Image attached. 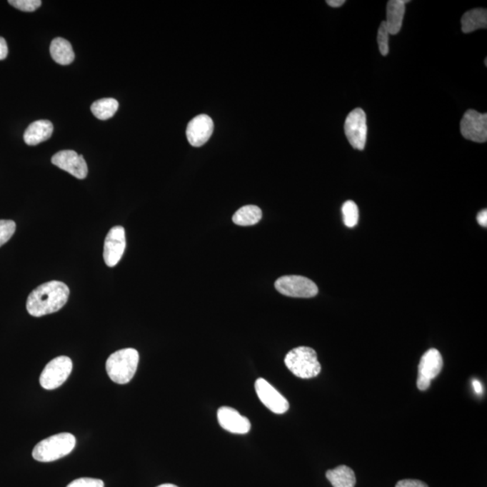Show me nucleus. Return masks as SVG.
I'll return each mask as SVG.
<instances>
[{
  "instance_id": "obj_28",
  "label": "nucleus",
  "mask_w": 487,
  "mask_h": 487,
  "mask_svg": "<svg viewBox=\"0 0 487 487\" xmlns=\"http://www.w3.org/2000/svg\"><path fill=\"white\" fill-rule=\"evenodd\" d=\"M431 380L423 376H418L417 387L421 391H426L431 386Z\"/></svg>"
},
{
  "instance_id": "obj_5",
  "label": "nucleus",
  "mask_w": 487,
  "mask_h": 487,
  "mask_svg": "<svg viewBox=\"0 0 487 487\" xmlns=\"http://www.w3.org/2000/svg\"><path fill=\"white\" fill-rule=\"evenodd\" d=\"M73 362L68 356H58L47 363L40 376V385L44 389L54 390L60 387L70 376Z\"/></svg>"
},
{
  "instance_id": "obj_33",
  "label": "nucleus",
  "mask_w": 487,
  "mask_h": 487,
  "mask_svg": "<svg viewBox=\"0 0 487 487\" xmlns=\"http://www.w3.org/2000/svg\"><path fill=\"white\" fill-rule=\"evenodd\" d=\"M157 487H178L176 485H173V483H163V485H161Z\"/></svg>"
},
{
  "instance_id": "obj_13",
  "label": "nucleus",
  "mask_w": 487,
  "mask_h": 487,
  "mask_svg": "<svg viewBox=\"0 0 487 487\" xmlns=\"http://www.w3.org/2000/svg\"><path fill=\"white\" fill-rule=\"evenodd\" d=\"M219 425L225 431L235 434H246L251 428L248 418L242 416L238 411L231 407H221L218 411Z\"/></svg>"
},
{
  "instance_id": "obj_2",
  "label": "nucleus",
  "mask_w": 487,
  "mask_h": 487,
  "mask_svg": "<svg viewBox=\"0 0 487 487\" xmlns=\"http://www.w3.org/2000/svg\"><path fill=\"white\" fill-rule=\"evenodd\" d=\"M139 362V354L136 349H121L109 356L106 363V370L113 382L125 385L135 376Z\"/></svg>"
},
{
  "instance_id": "obj_6",
  "label": "nucleus",
  "mask_w": 487,
  "mask_h": 487,
  "mask_svg": "<svg viewBox=\"0 0 487 487\" xmlns=\"http://www.w3.org/2000/svg\"><path fill=\"white\" fill-rule=\"evenodd\" d=\"M281 294L294 298H312L318 294L316 283L300 276H286L278 278L274 283Z\"/></svg>"
},
{
  "instance_id": "obj_9",
  "label": "nucleus",
  "mask_w": 487,
  "mask_h": 487,
  "mask_svg": "<svg viewBox=\"0 0 487 487\" xmlns=\"http://www.w3.org/2000/svg\"><path fill=\"white\" fill-rule=\"evenodd\" d=\"M126 232L121 226L113 227L106 236L103 257L106 265L114 267L121 260L126 249Z\"/></svg>"
},
{
  "instance_id": "obj_26",
  "label": "nucleus",
  "mask_w": 487,
  "mask_h": 487,
  "mask_svg": "<svg viewBox=\"0 0 487 487\" xmlns=\"http://www.w3.org/2000/svg\"><path fill=\"white\" fill-rule=\"evenodd\" d=\"M67 487H104V482L101 479L84 478L74 480Z\"/></svg>"
},
{
  "instance_id": "obj_27",
  "label": "nucleus",
  "mask_w": 487,
  "mask_h": 487,
  "mask_svg": "<svg viewBox=\"0 0 487 487\" xmlns=\"http://www.w3.org/2000/svg\"><path fill=\"white\" fill-rule=\"evenodd\" d=\"M396 487H428L426 483L420 480L404 479L396 483Z\"/></svg>"
},
{
  "instance_id": "obj_14",
  "label": "nucleus",
  "mask_w": 487,
  "mask_h": 487,
  "mask_svg": "<svg viewBox=\"0 0 487 487\" xmlns=\"http://www.w3.org/2000/svg\"><path fill=\"white\" fill-rule=\"evenodd\" d=\"M53 132L54 125L49 120H37L27 128L24 140L26 145L36 146L49 139Z\"/></svg>"
},
{
  "instance_id": "obj_8",
  "label": "nucleus",
  "mask_w": 487,
  "mask_h": 487,
  "mask_svg": "<svg viewBox=\"0 0 487 487\" xmlns=\"http://www.w3.org/2000/svg\"><path fill=\"white\" fill-rule=\"evenodd\" d=\"M461 131L466 139L476 143H486L487 140V114L469 109L463 116Z\"/></svg>"
},
{
  "instance_id": "obj_25",
  "label": "nucleus",
  "mask_w": 487,
  "mask_h": 487,
  "mask_svg": "<svg viewBox=\"0 0 487 487\" xmlns=\"http://www.w3.org/2000/svg\"><path fill=\"white\" fill-rule=\"evenodd\" d=\"M9 4L14 8L25 12H34L42 5L41 0H9Z\"/></svg>"
},
{
  "instance_id": "obj_1",
  "label": "nucleus",
  "mask_w": 487,
  "mask_h": 487,
  "mask_svg": "<svg viewBox=\"0 0 487 487\" xmlns=\"http://www.w3.org/2000/svg\"><path fill=\"white\" fill-rule=\"evenodd\" d=\"M69 295V287L59 281L41 284L27 298V311L34 317L54 313L66 304Z\"/></svg>"
},
{
  "instance_id": "obj_22",
  "label": "nucleus",
  "mask_w": 487,
  "mask_h": 487,
  "mask_svg": "<svg viewBox=\"0 0 487 487\" xmlns=\"http://www.w3.org/2000/svg\"><path fill=\"white\" fill-rule=\"evenodd\" d=\"M342 216L344 224L348 228H354L358 223L359 211L354 201H346L342 206Z\"/></svg>"
},
{
  "instance_id": "obj_32",
  "label": "nucleus",
  "mask_w": 487,
  "mask_h": 487,
  "mask_svg": "<svg viewBox=\"0 0 487 487\" xmlns=\"http://www.w3.org/2000/svg\"><path fill=\"white\" fill-rule=\"evenodd\" d=\"M473 386H474L475 392L478 394H482L483 393V386L481 385V383L479 382L478 380H475L474 382H473Z\"/></svg>"
},
{
  "instance_id": "obj_10",
  "label": "nucleus",
  "mask_w": 487,
  "mask_h": 487,
  "mask_svg": "<svg viewBox=\"0 0 487 487\" xmlns=\"http://www.w3.org/2000/svg\"><path fill=\"white\" fill-rule=\"evenodd\" d=\"M255 388L261 402L273 413L283 414L289 410V403L286 398L271 386L266 380L257 379Z\"/></svg>"
},
{
  "instance_id": "obj_15",
  "label": "nucleus",
  "mask_w": 487,
  "mask_h": 487,
  "mask_svg": "<svg viewBox=\"0 0 487 487\" xmlns=\"http://www.w3.org/2000/svg\"><path fill=\"white\" fill-rule=\"evenodd\" d=\"M406 0H390L387 3L386 25L389 34H397L402 29Z\"/></svg>"
},
{
  "instance_id": "obj_19",
  "label": "nucleus",
  "mask_w": 487,
  "mask_h": 487,
  "mask_svg": "<svg viewBox=\"0 0 487 487\" xmlns=\"http://www.w3.org/2000/svg\"><path fill=\"white\" fill-rule=\"evenodd\" d=\"M326 476L333 487H355L356 476L354 471L346 466H339L326 473Z\"/></svg>"
},
{
  "instance_id": "obj_18",
  "label": "nucleus",
  "mask_w": 487,
  "mask_h": 487,
  "mask_svg": "<svg viewBox=\"0 0 487 487\" xmlns=\"http://www.w3.org/2000/svg\"><path fill=\"white\" fill-rule=\"evenodd\" d=\"M50 53L54 61L61 65H68L74 61L73 46L69 41L61 37L51 41Z\"/></svg>"
},
{
  "instance_id": "obj_29",
  "label": "nucleus",
  "mask_w": 487,
  "mask_h": 487,
  "mask_svg": "<svg viewBox=\"0 0 487 487\" xmlns=\"http://www.w3.org/2000/svg\"><path fill=\"white\" fill-rule=\"evenodd\" d=\"M9 48L6 40L0 37V61L6 59L8 56Z\"/></svg>"
},
{
  "instance_id": "obj_17",
  "label": "nucleus",
  "mask_w": 487,
  "mask_h": 487,
  "mask_svg": "<svg viewBox=\"0 0 487 487\" xmlns=\"http://www.w3.org/2000/svg\"><path fill=\"white\" fill-rule=\"evenodd\" d=\"M463 33L469 34L487 27V11L486 9L468 10L461 19Z\"/></svg>"
},
{
  "instance_id": "obj_24",
  "label": "nucleus",
  "mask_w": 487,
  "mask_h": 487,
  "mask_svg": "<svg viewBox=\"0 0 487 487\" xmlns=\"http://www.w3.org/2000/svg\"><path fill=\"white\" fill-rule=\"evenodd\" d=\"M16 228V223L13 221L0 219V248L12 238Z\"/></svg>"
},
{
  "instance_id": "obj_16",
  "label": "nucleus",
  "mask_w": 487,
  "mask_h": 487,
  "mask_svg": "<svg viewBox=\"0 0 487 487\" xmlns=\"http://www.w3.org/2000/svg\"><path fill=\"white\" fill-rule=\"evenodd\" d=\"M443 368V359L440 351L431 348L423 356L419 363V375L432 380L437 377Z\"/></svg>"
},
{
  "instance_id": "obj_4",
  "label": "nucleus",
  "mask_w": 487,
  "mask_h": 487,
  "mask_svg": "<svg viewBox=\"0 0 487 487\" xmlns=\"http://www.w3.org/2000/svg\"><path fill=\"white\" fill-rule=\"evenodd\" d=\"M284 363L295 376L303 379L313 378L321 371L316 351L308 346L293 348L286 355Z\"/></svg>"
},
{
  "instance_id": "obj_31",
  "label": "nucleus",
  "mask_w": 487,
  "mask_h": 487,
  "mask_svg": "<svg viewBox=\"0 0 487 487\" xmlns=\"http://www.w3.org/2000/svg\"><path fill=\"white\" fill-rule=\"evenodd\" d=\"M345 0H328L327 4L332 6V8H339L345 4Z\"/></svg>"
},
{
  "instance_id": "obj_12",
  "label": "nucleus",
  "mask_w": 487,
  "mask_h": 487,
  "mask_svg": "<svg viewBox=\"0 0 487 487\" xmlns=\"http://www.w3.org/2000/svg\"><path fill=\"white\" fill-rule=\"evenodd\" d=\"M214 130V124L211 116L205 114L195 116L187 126L188 141L194 147H201L209 141Z\"/></svg>"
},
{
  "instance_id": "obj_30",
  "label": "nucleus",
  "mask_w": 487,
  "mask_h": 487,
  "mask_svg": "<svg viewBox=\"0 0 487 487\" xmlns=\"http://www.w3.org/2000/svg\"><path fill=\"white\" fill-rule=\"evenodd\" d=\"M478 222L479 223L480 226H482L483 228L487 227V211L483 210L481 212H479L478 215Z\"/></svg>"
},
{
  "instance_id": "obj_23",
  "label": "nucleus",
  "mask_w": 487,
  "mask_h": 487,
  "mask_svg": "<svg viewBox=\"0 0 487 487\" xmlns=\"http://www.w3.org/2000/svg\"><path fill=\"white\" fill-rule=\"evenodd\" d=\"M377 43H378L381 54L386 56L389 53V32L385 21L381 23L379 26Z\"/></svg>"
},
{
  "instance_id": "obj_7",
  "label": "nucleus",
  "mask_w": 487,
  "mask_h": 487,
  "mask_svg": "<svg viewBox=\"0 0 487 487\" xmlns=\"http://www.w3.org/2000/svg\"><path fill=\"white\" fill-rule=\"evenodd\" d=\"M345 134L349 143L355 149L363 150L368 139L366 115L361 109H356L349 113L345 121Z\"/></svg>"
},
{
  "instance_id": "obj_11",
  "label": "nucleus",
  "mask_w": 487,
  "mask_h": 487,
  "mask_svg": "<svg viewBox=\"0 0 487 487\" xmlns=\"http://www.w3.org/2000/svg\"><path fill=\"white\" fill-rule=\"evenodd\" d=\"M51 164L67 171L77 179H85L88 174V166L84 156L73 150L60 151L51 157Z\"/></svg>"
},
{
  "instance_id": "obj_21",
  "label": "nucleus",
  "mask_w": 487,
  "mask_h": 487,
  "mask_svg": "<svg viewBox=\"0 0 487 487\" xmlns=\"http://www.w3.org/2000/svg\"><path fill=\"white\" fill-rule=\"evenodd\" d=\"M119 102L115 99H99L91 105V112L98 119L107 120L112 118L119 109Z\"/></svg>"
},
{
  "instance_id": "obj_34",
  "label": "nucleus",
  "mask_w": 487,
  "mask_h": 487,
  "mask_svg": "<svg viewBox=\"0 0 487 487\" xmlns=\"http://www.w3.org/2000/svg\"><path fill=\"white\" fill-rule=\"evenodd\" d=\"M485 65L487 66V59L485 60Z\"/></svg>"
},
{
  "instance_id": "obj_20",
  "label": "nucleus",
  "mask_w": 487,
  "mask_h": 487,
  "mask_svg": "<svg viewBox=\"0 0 487 487\" xmlns=\"http://www.w3.org/2000/svg\"><path fill=\"white\" fill-rule=\"evenodd\" d=\"M262 211L255 205H246L240 208L233 216V222L242 227H248L257 224L262 219Z\"/></svg>"
},
{
  "instance_id": "obj_3",
  "label": "nucleus",
  "mask_w": 487,
  "mask_h": 487,
  "mask_svg": "<svg viewBox=\"0 0 487 487\" xmlns=\"http://www.w3.org/2000/svg\"><path fill=\"white\" fill-rule=\"evenodd\" d=\"M76 438L73 434L59 433L44 438L34 447L33 458L40 462H51L65 457L74 451Z\"/></svg>"
}]
</instances>
